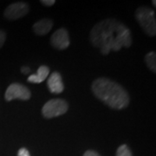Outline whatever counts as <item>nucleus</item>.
I'll return each instance as SVG.
<instances>
[{
  "label": "nucleus",
  "mask_w": 156,
  "mask_h": 156,
  "mask_svg": "<svg viewBox=\"0 0 156 156\" xmlns=\"http://www.w3.org/2000/svg\"><path fill=\"white\" fill-rule=\"evenodd\" d=\"M90 42L100 48L102 55L111 50L119 51L122 47L128 48L132 44L129 29L115 18H107L97 23L90 31Z\"/></svg>",
  "instance_id": "f257e3e1"
},
{
  "label": "nucleus",
  "mask_w": 156,
  "mask_h": 156,
  "mask_svg": "<svg viewBox=\"0 0 156 156\" xmlns=\"http://www.w3.org/2000/svg\"><path fill=\"white\" fill-rule=\"evenodd\" d=\"M91 89L99 100L113 109H123L129 104L130 98L122 85L108 78H98L92 83Z\"/></svg>",
  "instance_id": "f03ea898"
},
{
  "label": "nucleus",
  "mask_w": 156,
  "mask_h": 156,
  "mask_svg": "<svg viewBox=\"0 0 156 156\" xmlns=\"http://www.w3.org/2000/svg\"><path fill=\"white\" fill-rule=\"evenodd\" d=\"M135 17L140 27L149 37L156 35L155 12L147 6L139 7L135 12Z\"/></svg>",
  "instance_id": "7ed1b4c3"
},
{
  "label": "nucleus",
  "mask_w": 156,
  "mask_h": 156,
  "mask_svg": "<svg viewBox=\"0 0 156 156\" xmlns=\"http://www.w3.org/2000/svg\"><path fill=\"white\" fill-rule=\"evenodd\" d=\"M69 109V104L62 99H52L48 101L42 108V114L45 118L51 119L64 115Z\"/></svg>",
  "instance_id": "20e7f679"
},
{
  "label": "nucleus",
  "mask_w": 156,
  "mask_h": 156,
  "mask_svg": "<svg viewBox=\"0 0 156 156\" xmlns=\"http://www.w3.org/2000/svg\"><path fill=\"white\" fill-rule=\"evenodd\" d=\"M31 94L30 89L23 85L21 83H14L11 84L5 91V98L7 101H11L12 100L19 99L22 101H27L30 98Z\"/></svg>",
  "instance_id": "39448f33"
},
{
  "label": "nucleus",
  "mask_w": 156,
  "mask_h": 156,
  "mask_svg": "<svg viewBox=\"0 0 156 156\" xmlns=\"http://www.w3.org/2000/svg\"><path fill=\"white\" fill-rule=\"evenodd\" d=\"M29 10L30 7L28 4L24 2H17L11 4L6 8L4 16L8 20L14 21L26 16L28 14Z\"/></svg>",
  "instance_id": "423d86ee"
},
{
  "label": "nucleus",
  "mask_w": 156,
  "mask_h": 156,
  "mask_svg": "<svg viewBox=\"0 0 156 156\" xmlns=\"http://www.w3.org/2000/svg\"><path fill=\"white\" fill-rule=\"evenodd\" d=\"M51 45L56 50H65L69 46L70 41L67 30L64 28L58 29L50 37Z\"/></svg>",
  "instance_id": "0eeeda50"
},
{
  "label": "nucleus",
  "mask_w": 156,
  "mask_h": 156,
  "mask_svg": "<svg viewBox=\"0 0 156 156\" xmlns=\"http://www.w3.org/2000/svg\"><path fill=\"white\" fill-rule=\"evenodd\" d=\"M48 89L52 94H61L64 90V85L62 83L60 73L55 71L50 75L47 80Z\"/></svg>",
  "instance_id": "6e6552de"
},
{
  "label": "nucleus",
  "mask_w": 156,
  "mask_h": 156,
  "mask_svg": "<svg viewBox=\"0 0 156 156\" xmlns=\"http://www.w3.org/2000/svg\"><path fill=\"white\" fill-rule=\"evenodd\" d=\"M53 21L50 18L41 19L33 24V30L35 34L38 36H44L48 34L53 28Z\"/></svg>",
  "instance_id": "1a4fd4ad"
},
{
  "label": "nucleus",
  "mask_w": 156,
  "mask_h": 156,
  "mask_svg": "<svg viewBox=\"0 0 156 156\" xmlns=\"http://www.w3.org/2000/svg\"><path fill=\"white\" fill-rule=\"evenodd\" d=\"M50 68L46 65H42L38 68L37 72L35 75H30L28 77V82L30 83H41L49 76Z\"/></svg>",
  "instance_id": "9d476101"
},
{
  "label": "nucleus",
  "mask_w": 156,
  "mask_h": 156,
  "mask_svg": "<svg viewBox=\"0 0 156 156\" xmlns=\"http://www.w3.org/2000/svg\"><path fill=\"white\" fill-rule=\"evenodd\" d=\"M145 62L151 71L156 72V54L154 51H150L145 56Z\"/></svg>",
  "instance_id": "9b49d317"
},
{
  "label": "nucleus",
  "mask_w": 156,
  "mask_h": 156,
  "mask_svg": "<svg viewBox=\"0 0 156 156\" xmlns=\"http://www.w3.org/2000/svg\"><path fill=\"white\" fill-rule=\"evenodd\" d=\"M116 156H132V153L128 146L123 144L117 148Z\"/></svg>",
  "instance_id": "f8f14e48"
},
{
  "label": "nucleus",
  "mask_w": 156,
  "mask_h": 156,
  "mask_svg": "<svg viewBox=\"0 0 156 156\" xmlns=\"http://www.w3.org/2000/svg\"><path fill=\"white\" fill-rule=\"evenodd\" d=\"M5 40H6V33L4 31V30H0V49L4 46L5 43Z\"/></svg>",
  "instance_id": "ddd939ff"
},
{
  "label": "nucleus",
  "mask_w": 156,
  "mask_h": 156,
  "mask_svg": "<svg viewBox=\"0 0 156 156\" xmlns=\"http://www.w3.org/2000/svg\"><path fill=\"white\" fill-rule=\"evenodd\" d=\"M17 156H30V152L28 151V149L22 147L18 150Z\"/></svg>",
  "instance_id": "4468645a"
},
{
  "label": "nucleus",
  "mask_w": 156,
  "mask_h": 156,
  "mask_svg": "<svg viewBox=\"0 0 156 156\" xmlns=\"http://www.w3.org/2000/svg\"><path fill=\"white\" fill-rule=\"evenodd\" d=\"M83 156H101L97 152L94 150H87L84 153Z\"/></svg>",
  "instance_id": "2eb2a0df"
},
{
  "label": "nucleus",
  "mask_w": 156,
  "mask_h": 156,
  "mask_svg": "<svg viewBox=\"0 0 156 156\" xmlns=\"http://www.w3.org/2000/svg\"><path fill=\"white\" fill-rule=\"evenodd\" d=\"M41 3L45 6H52L54 5V4L56 2H55V0H43V1H41Z\"/></svg>",
  "instance_id": "dca6fc26"
},
{
  "label": "nucleus",
  "mask_w": 156,
  "mask_h": 156,
  "mask_svg": "<svg viewBox=\"0 0 156 156\" xmlns=\"http://www.w3.org/2000/svg\"><path fill=\"white\" fill-rule=\"evenodd\" d=\"M21 72L24 75H28L29 73L30 72V69L27 66H23V67L21 68Z\"/></svg>",
  "instance_id": "f3484780"
},
{
  "label": "nucleus",
  "mask_w": 156,
  "mask_h": 156,
  "mask_svg": "<svg viewBox=\"0 0 156 156\" xmlns=\"http://www.w3.org/2000/svg\"><path fill=\"white\" fill-rule=\"evenodd\" d=\"M153 4H154V6H156V1H155V0H154V1H153Z\"/></svg>",
  "instance_id": "a211bd4d"
}]
</instances>
